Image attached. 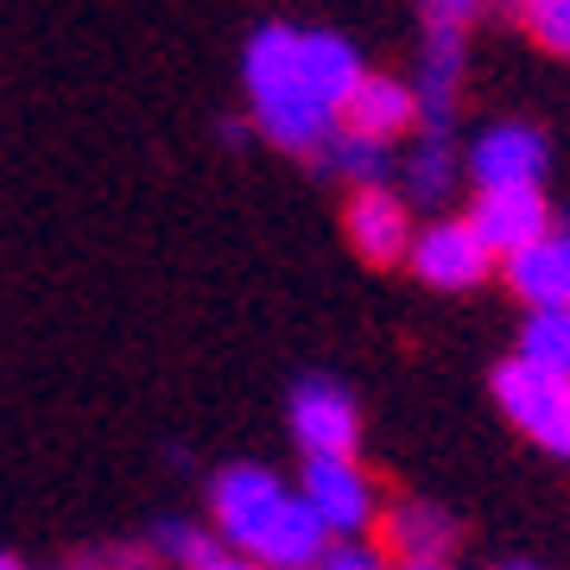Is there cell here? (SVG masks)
Segmentation results:
<instances>
[{
  "label": "cell",
  "instance_id": "19",
  "mask_svg": "<svg viewBox=\"0 0 570 570\" xmlns=\"http://www.w3.org/2000/svg\"><path fill=\"white\" fill-rule=\"evenodd\" d=\"M146 546H153V558H165V564H190V570L216 558V546H209V532H204V527H184V520H159Z\"/></svg>",
  "mask_w": 570,
  "mask_h": 570
},
{
  "label": "cell",
  "instance_id": "22",
  "mask_svg": "<svg viewBox=\"0 0 570 570\" xmlns=\"http://www.w3.org/2000/svg\"><path fill=\"white\" fill-rule=\"evenodd\" d=\"M89 564L96 570H153L159 558H153V546H108V551H96Z\"/></svg>",
  "mask_w": 570,
  "mask_h": 570
},
{
  "label": "cell",
  "instance_id": "27",
  "mask_svg": "<svg viewBox=\"0 0 570 570\" xmlns=\"http://www.w3.org/2000/svg\"><path fill=\"white\" fill-rule=\"evenodd\" d=\"M501 570H539V564H501Z\"/></svg>",
  "mask_w": 570,
  "mask_h": 570
},
{
  "label": "cell",
  "instance_id": "18",
  "mask_svg": "<svg viewBox=\"0 0 570 570\" xmlns=\"http://www.w3.org/2000/svg\"><path fill=\"white\" fill-rule=\"evenodd\" d=\"M513 7H520V26L532 32L539 51L570 58V0H513Z\"/></svg>",
  "mask_w": 570,
  "mask_h": 570
},
{
  "label": "cell",
  "instance_id": "9",
  "mask_svg": "<svg viewBox=\"0 0 570 570\" xmlns=\"http://www.w3.org/2000/svg\"><path fill=\"white\" fill-rule=\"evenodd\" d=\"M348 247L362 254L367 266H400L412 254V204L393 190V184H367L348 197Z\"/></svg>",
  "mask_w": 570,
  "mask_h": 570
},
{
  "label": "cell",
  "instance_id": "13",
  "mask_svg": "<svg viewBox=\"0 0 570 570\" xmlns=\"http://www.w3.org/2000/svg\"><path fill=\"white\" fill-rule=\"evenodd\" d=\"M456 546V520L431 501H400L387 508V551L400 564H444V551Z\"/></svg>",
  "mask_w": 570,
  "mask_h": 570
},
{
  "label": "cell",
  "instance_id": "16",
  "mask_svg": "<svg viewBox=\"0 0 570 570\" xmlns=\"http://www.w3.org/2000/svg\"><path fill=\"white\" fill-rule=\"evenodd\" d=\"M317 165L336 171V178H355V190L387 184V171H400V165H393V146L387 140H367V134H355V127H336L330 146L317 153Z\"/></svg>",
  "mask_w": 570,
  "mask_h": 570
},
{
  "label": "cell",
  "instance_id": "3",
  "mask_svg": "<svg viewBox=\"0 0 570 570\" xmlns=\"http://www.w3.org/2000/svg\"><path fill=\"white\" fill-rule=\"evenodd\" d=\"M298 501L317 513V527L330 539H362L381 513V494L367 482V469L355 456H305V482H298Z\"/></svg>",
  "mask_w": 570,
  "mask_h": 570
},
{
  "label": "cell",
  "instance_id": "23",
  "mask_svg": "<svg viewBox=\"0 0 570 570\" xmlns=\"http://www.w3.org/2000/svg\"><path fill=\"white\" fill-rule=\"evenodd\" d=\"M197 570H261L254 558H242V551H216L209 564H197Z\"/></svg>",
  "mask_w": 570,
  "mask_h": 570
},
{
  "label": "cell",
  "instance_id": "20",
  "mask_svg": "<svg viewBox=\"0 0 570 570\" xmlns=\"http://www.w3.org/2000/svg\"><path fill=\"white\" fill-rule=\"evenodd\" d=\"M317 570H387V551L367 546V539H330Z\"/></svg>",
  "mask_w": 570,
  "mask_h": 570
},
{
  "label": "cell",
  "instance_id": "26",
  "mask_svg": "<svg viewBox=\"0 0 570 570\" xmlns=\"http://www.w3.org/2000/svg\"><path fill=\"white\" fill-rule=\"evenodd\" d=\"M400 570H450V564H400Z\"/></svg>",
  "mask_w": 570,
  "mask_h": 570
},
{
  "label": "cell",
  "instance_id": "4",
  "mask_svg": "<svg viewBox=\"0 0 570 570\" xmlns=\"http://www.w3.org/2000/svg\"><path fill=\"white\" fill-rule=\"evenodd\" d=\"M285 425H292V444L305 450V456H355V444H362V406H355V393L324 381V374H305L292 387Z\"/></svg>",
  "mask_w": 570,
  "mask_h": 570
},
{
  "label": "cell",
  "instance_id": "1",
  "mask_svg": "<svg viewBox=\"0 0 570 570\" xmlns=\"http://www.w3.org/2000/svg\"><path fill=\"white\" fill-rule=\"evenodd\" d=\"M242 82L247 102H254V127L279 153H324L330 134H336V115L324 108V96L311 89L305 70V32L298 26H261L242 51Z\"/></svg>",
  "mask_w": 570,
  "mask_h": 570
},
{
  "label": "cell",
  "instance_id": "5",
  "mask_svg": "<svg viewBox=\"0 0 570 570\" xmlns=\"http://www.w3.org/2000/svg\"><path fill=\"white\" fill-rule=\"evenodd\" d=\"M551 140L532 121H489L463 153V171L475 178V190H527L546 184Z\"/></svg>",
  "mask_w": 570,
  "mask_h": 570
},
{
  "label": "cell",
  "instance_id": "24",
  "mask_svg": "<svg viewBox=\"0 0 570 570\" xmlns=\"http://www.w3.org/2000/svg\"><path fill=\"white\" fill-rule=\"evenodd\" d=\"M45 570H96V564H82V558H63V564H45Z\"/></svg>",
  "mask_w": 570,
  "mask_h": 570
},
{
  "label": "cell",
  "instance_id": "17",
  "mask_svg": "<svg viewBox=\"0 0 570 570\" xmlns=\"http://www.w3.org/2000/svg\"><path fill=\"white\" fill-rule=\"evenodd\" d=\"M513 355L539 374H551V381H570V311H527Z\"/></svg>",
  "mask_w": 570,
  "mask_h": 570
},
{
  "label": "cell",
  "instance_id": "25",
  "mask_svg": "<svg viewBox=\"0 0 570 570\" xmlns=\"http://www.w3.org/2000/svg\"><path fill=\"white\" fill-rule=\"evenodd\" d=\"M0 570H26V564L13 558V551H0Z\"/></svg>",
  "mask_w": 570,
  "mask_h": 570
},
{
  "label": "cell",
  "instance_id": "8",
  "mask_svg": "<svg viewBox=\"0 0 570 570\" xmlns=\"http://www.w3.org/2000/svg\"><path fill=\"white\" fill-rule=\"evenodd\" d=\"M406 266L431 285V292H475V285L494 273V254L475 242V228H469L463 216H438V223H425L412 235Z\"/></svg>",
  "mask_w": 570,
  "mask_h": 570
},
{
  "label": "cell",
  "instance_id": "14",
  "mask_svg": "<svg viewBox=\"0 0 570 570\" xmlns=\"http://www.w3.org/2000/svg\"><path fill=\"white\" fill-rule=\"evenodd\" d=\"M305 70H311V89L324 96V108L343 121V108L355 102V89H362V77H367L362 51H355L343 32H305Z\"/></svg>",
  "mask_w": 570,
  "mask_h": 570
},
{
  "label": "cell",
  "instance_id": "15",
  "mask_svg": "<svg viewBox=\"0 0 570 570\" xmlns=\"http://www.w3.org/2000/svg\"><path fill=\"white\" fill-rule=\"evenodd\" d=\"M456 171H463V159L450 153V140L425 134V140L412 146V159L400 165V197H406V204L438 209V204L450 197V184H456Z\"/></svg>",
  "mask_w": 570,
  "mask_h": 570
},
{
  "label": "cell",
  "instance_id": "7",
  "mask_svg": "<svg viewBox=\"0 0 570 570\" xmlns=\"http://www.w3.org/2000/svg\"><path fill=\"white\" fill-rule=\"evenodd\" d=\"M463 223L475 228V242L489 247L494 261H513L532 242H546L551 228H558V216L546 204V184H527V190H475Z\"/></svg>",
  "mask_w": 570,
  "mask_h": 570
},
{
  "label": "cell",
  "instance_id": "10",
  "mask_svg": "<svg viewBox=\"0 0 570 570\" xmlns=\"http://www.w3.org/2000/svg\"><path fill=\"white\" fill-rule=\"evenodd\" d=\"M513 298L527 311H570V216H558L546 242H532L527 254H513L508 266Z\"/></svg>",
  "mask_w": 570,
  "mask_h": 570
},
{
  "label": "cell",
  "instance_id": "12",
  "mask_svg": "<svg viewBox=\"0 0 570 570\" xmlns=\"http://www.w3.org/2000/svg\"><path fill=\"white\" fill-rule=\"evenodd\" d=\"M343 127L367 134V140H406L412 127H419V96H412V82L400 77H374L367 70L362 89H355V102L343 108Z\"/></svg>",
  "mask_w": 570,
  "mask_h": 570
},
{
  "label": "cell",
  "instance_id": "21",
  "mask_svg": "<svg viewBox=\"0 0 570 570\" xmlns=\"http://www.w3.org/2000/svg\"><path fill=\"white\" fill-rule=\"evenodd\" d=\"M475 7H482V0H419V13H425L431 32H463V26L475 20Z\"/></svg>",
  "mask_w": 570,
  "mask_h": 570
},
{
  "label": "cell",
  "instance_id": "6",
  "mask_svg": "<svg viewBox=\"0 0 570 570\" xmlns=\"http://www.w3.org/2000/svg\"><path fill=\"white\" fill-rule=\"evenodd\" d=\"M285 482L266 463H228L216 482H209V520L223 527L228 551H254V539L266 532V520L285 508Z\"/></svg>",
  "mask_w": 570,
  "mask_h": 570
},
{
  "label": "cell",
  "instance_id": "2",
  "mask_svg": "<svg viewBox=\"0 0 570 570\" xmlns=\"http://www.w3.org/2000/svg\"><path fill=\"white\" fill-rule=\"evenodd\" d=\"M494 406L508 412L539 450L570 456V381H551V374L527 367L520 355H508L494 367Z\"/></svg>",
  "mask_w": 570,
  "mask_h": 570
},
{
  "label": "cell",
  "instance_id": "11",
  "mask_svg": "<svg viewBox=\"0 0 570 570\" xmlns=\"http://www.w3.org/2000/svg\"><path fill=\"white\" fill-rule=\"evenodd\" d=\"M419 127L444 140L450 121H456V102H463V32H431L425 58H419Z\"/></svg>",
  "mask_w": 570,
  "mask_h": 570
}]
</instances>
